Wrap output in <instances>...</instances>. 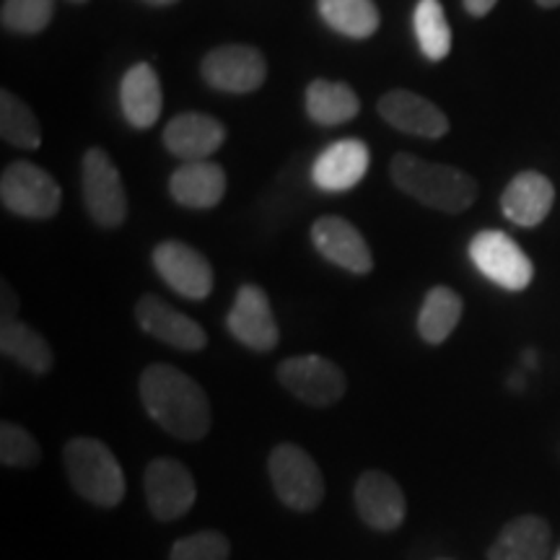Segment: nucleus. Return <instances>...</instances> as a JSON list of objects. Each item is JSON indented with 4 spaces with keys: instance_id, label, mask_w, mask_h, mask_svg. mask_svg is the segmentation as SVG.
Wrapping results in <instances>:
<instances>
[{
    "instance_id": "obj_18",
    "label": "nucleus",
    "mask_w": 560,
    "mask_h": 560,
    "mask_svg": "<svg viewBox=\"0 0 560 560\" xmlns=\"http://www.w3.org/2000/svg\"><path fill=\"white\" fill-rule=\"evenodd\" d=\"M223 140H226L223 122L202 112H185L164 128L166 151L182 161H206L221 149Z\"/></svg>"
},
{
    "instance_id": "obj_15",
    "label": "nucleus",
    "mask_w": 560,
    "mask_h": 560,
    "mask_svg": "<svg viewBox=\"0 0 560 560\" xmlns=\"http://www.w3.org/2000/svg\"><path fill=\"white\" fill-rule=\"evenodd\" d=\"M136 319L145 335H151V338L166 342V346L177 350L195 353V350H202L208 346V335L198 322L177 312L172 304L153 296V293L140 296L136 304Z\"/></svg>"
},
{
    "instance_id": "obj_8",
    "label": "nucleus",
    "mask_w": 560,
    "mask_h": 560,
    "mask_svg": "<svg viewBox=\"0 0 560 560\" xmlns=\"http://www.w3.org/2000/svg\"><path fill=\"white\" fill-rule=\"evenodd\" d=\"M278 382L293 397L314 408H327L342 400L346 395V374L338 363L322 359V355H296L285 359L278 366Z\"/></svg>"
},
{
    "instance_id": "obj_17",
    "label": "nucleus",
    "mask_w": 560,
    "mask_h": 560,
    "mask_svg": "<svg viewBox=\"0 0 560 560\" xmlns=\"http://www.w3.org/2000/svg\"><path fill=\"white\" fill-rule=\"evenodd\" d=\"M369 161L371 156L363 140H335L314 161L312 179L322 192H348L366 177Z\"/></svg>"
},
{
    "instance_id": "obj_2",
    "label": "nucleus",
    "mask_w": 560,
    "mask_h": 560,
    "mask_svg": "<svg viewBox=\"0 0 560 560\" xmlns=\"http://www.w3.org/2000/svg\"><path fill=\"white\" fill-rule=\"evenodd\" d=\"M392 182L397 190L410 195L420 206L444 210V213H462L478 198V182L457 166L436 164L412 153H397L389 164Z\"/></svg>"
},
{
    "instance_id": "obj_6",
    "label": "nucleus",
    "mask_w": 560,
    "mask_h": 560,
    "mask_svg": "<svg viewBox=\"0 0 560 560\" xmlns=\"http://www.w3.org/2000/svg\"><path fill=\"white\" fill-rule=\"evenodd\" d=\"M81 190L86 213L102 229H117L128 219V192L120 170L107 151L89 149L81 166Z\"/></svg>"
},
{
    "instance_id": "obj_12",
    "label": "nucleus",
    "mask_w": 560,
    "mask_h": 560,
    "mask_svg": "<svg viewBox=\"0 0 560 560\" xmlns=\"http://www.w3.org/2000/svg\"><path fill=\"white\" fill-rule=\"evenodd\" d=\"M226 327L231 338L240 340L244 348L257 350V353H270L280 340L278 322L272 317L268 293L260 285L252 283L236 291L234 306H231L226 317Z\"/></svg>"
},
{
    "instance_id": "obj_26",
    "label": "nucleus",
    "mask_w": 560,
    "mask_h": 560,
    "mask_svg": "<svg viewBox=\"0 0 560 560\" xmlns=\"http://www.w3.org/2000/svg\"><path fill=\"white\" fill-rule=\"evenodd\" d=\"M325 24L348 39H369L380 30V9L374 0H317Z\"/></svg>"
},
{
    "instance_id": "obj_33",
    "label": "nucleus",
    "mask_w": 560,
    "mask_h": 560,
    "mask_svg": "<svg viewBox=\"0 0 560 560\" xmlns=\"http://www.w3.org/2000/svg\"><path fill=\"white\" fill-rule=\"evenodd\" d=\"M495 3H499V0H465V11L470 13L472 19H482L495 9Z\"/></svg>"
},
{
    "instance_id": "obj_5",
    "label": "nucleus",
    "mask_w": 560,
    "mask_h": 560,
    "mask_svg": "<svg viewBox=\"0 0 560 560\" xmlns=\"http://www.w3.org/2000/svg\"><path fill=\"white\" fill-rule=\"evenodd\" d=\"M276 495L293 511H312L325 499V480L310 452L296 444H278L268 459Z\"/></svg>"
},
{
    "instance_id": "obj_19",
    "label": "nucleus",
    "mask_w": 560,
    "mask_h": 560,
    "mask_svg": "<svg viewBox=\"0 0 560 560\" xmlns=\"http://www.w3.org/2000/svg\"><path fill=\"white\" fill-rule=\"evenodd\" d=\"M552 202H556V187L540 172L516 174L501 195L503 215L524 229L540 226L548 219Z\"/></svg>"
},
{
    "instance_id": "obj_27",
    "label": "nucleus",
    "mask_w": 560,
    "mask_h": 560,
    "mask_svg": "<svg viewBox=\"0 0 560 560\" xmlns=\"http://www.w3.org/2000/svg\"><path fill=\"white\" fill-rule=\"evenodd\" d=\"M412 30H416L420 52L425 58L431 62L446 60V55L452 52V26L439 0H418L416 13H412Z\"/></svg>"
},
{
    "instance_id": "obj_21",
    "label": "nucleus",
    "mask_w": 560,
    "mask_h": 560,
    "mask_svg": "<svg viewBox=\"0 0 560 560\" xmlns=\"http://www.w3.org/2000/svg\"><path fill=\"white\" fill-rule=\"evenodd\" d=\"M172 198L185 208H215L226 195V172L213 161H185L170 177Z\"/></svg>"
},
{
    "instance_id": "obj_3",
    "label": "nucleus",
    "mask_w": 560,
    "mask_h": 560,
    "mask_svg": "<svg viewBox=\"0 0 560 560\" xmlns=\"http://www.w3.org/2000/svg\"><path fill=\"white\" fill-rule=\"evenodd\" d=\"M68 480L83 499L102 509L120 506L125 499V475L120 462L104 441L79 436L68 441L66 452Z\"/></svg>"
},
{
    "instance_id": "obj_16",
    "label": "nucleus",
    "mask_w": 560,
    "mask_h": 560,
    "mask_svg": "<svg viewBox=\"0 0 560 560\" xmlns=\"http://www.w3.org/2000/svg\"><path fill=\"white\" fill-rule=\"evenodd\" d=\"M355 511L376 532L397 529L408 514L402 488L387 472L369 470L355 482Z\"/></svg>"
},
{
    "instance_id": "obj_36",
    "label": "nucleus",
    "mask_w": 560,
    "mask_h": 560,
    "mask_svg": "<svg viewBox=\"0 0 560 560\" xmlns=\"http://www.w3.org/2000/svg\"><path fill=\"white\" fill-rule=\"evenodd\" d=\"M556 560H560V552H558V558H556Z\"/></svg>"
},
{
    "instance_id": "obj_10",
    "label": "nucleus",
    "mask_w": 560,
    "mask_h": 560,
    "mask_svg": "<svg viewBox=\"0 0 560 560\" xmlns=\"http://www.w3.org/2000/svg\"><path fill=\"white\" fill-rule=\"evenodd\" d=\"M143 488L151 514L161 522H174L185 516L195 506V499H198V486H195L192 472L182 462L170 457L153 459L145 467Z\"/></svg>"
},
{
    "instance_id": "obj_20",
    "label": "nucleus",
    "mask_w": 560,
    "mask_h": 560,
    "mask_svg": "<svg viewBox=\"0 0 560 560\" xmlns=\"http://www.w3.org/2000/svg\"><path fill=\"white\" fill-rule=\"evenodd\" d=\"M120 107L125 120L136 130H149L159 122L164 109V94H161L159 73L149 62H136L120 83Z\"/></svg>"
},
{
    "instance_id": "obj_25",
    "label": "nucleus",
    "mask_w": 560,
    "mask_h": 560,
    "mask_svg": "<svg viewBox=\"0 0 560 560\" xmlns=\"http://www.w3.org/2000/svg\"><path fill=\"white\" fill-rule=\"evenodd\" d=\"M462 319V299L450 285H433L418 314V335L431 346L450 340Z\"/></svg>"
},
{
    "instance_id": "obj_14",
    "label": "nucleus",
    "mask_w": 560,
    "mask_h": 560,
    "mask_svg": "<svg viewBox=\"0 0 560 560\" xmlns=\"http://www.w3.org/2000/svg\"><path fill=\"white\" fill-rule=\"evenodd\" d=\"M376 109H380V117L384 122L392 125L395 130L408 132V136L436 140L450 132V117L436 104L425 100V96L416 94V91H387L380 104H376Z\"/></svg>"
},
{
    "instance_id": "obj_1",
    "label": "nucleus",
    "mask_w": 560,
    "mask_h": 560,
    "mask_svg": "<svg viewBox=\"0 0 560 560\" xmlns=\"http://www.w3.org/2000/svg\"><path fill=\"white\" fill-rule=\"evenodd\" d=\"M138 389L145 412L170 436L182 441H200L208 436L213 410H210L206 389L190 374L170 363H153L140 374Z\"/></svg>"
},
{
    "instance_id": "obj_28",
    "label": "nucleus",
    "mask_w": 560,
    "mask_h": 560,
    "mask_svg": "<svg viewBox=\"0 0 560 560\" xmlns=\"http://www.w3.org/2000/svg\"><path fill=\"white\" fill-rule=\"evenodd\" d=\"M0 136L5 143L26 151H37L42 143L37 115L9 89L0 91Z\"/></svg>"
},
{
    "instance_id": "obj_32",
    "label": "nucleus",
    "mask_w": 560,
    "mask_h": 560,
    "mask_svg": "<svg viewBox=\"0 0 560 560\" xmlns=\"http://www.w3.org/2000/svg\"><path fill=\"white\" fill-rule=\"evenodd\" d=\"M3 319H16V310H19V299H16V291L11 289L9 283L3 280Z\"/></svg>"
},
{
    "instance_id": "obj_13",
    "label": "nucleus",
    "mask_w": 560,
    "mask_h": 560,
    "mask_svg": "<svg viewBox=\"0 0 560 560\" xmlns=\"http://www.w3.org/2000/svg\"><path fill=\"white\" fill-rule=\"evenodd\" d=\"M312 242L327 262L338 265L353 276H369L374 270V257H371L363 234L340 215H322L314 221Z\"/></svg>"
},
{
    "instance_id": "obj_30",
    "label": "nucleus",
    "mask_w": 560,
    "mask_h": 560,
    "mask_svg": "<svg viewBox=\"0 0 560 560\" xmlns=\"http://www.w3.org/2000/svg\"><path fill=\"white\" fill-rule=\"evenodd\" d=\"M42 450L37 439L24 425L3 420L0 423V462L5 467H34L39 465Z\"/></svg>"
},
{
    "instance_id": "obj_34",
    "label": "nucleus",
    "mask_w": 560,
    "mask_h": 560,
    "mask_svg": "<svg viewBox=\"0 0 560 560\" xmlns=\"http://www.w3.org/2000/svg\"><path fill=\"white\" fill-rule=\"evenodd\" d=\"M143 3L156 5V9H164V5H174V3H179V0H143Z\"/></svg>"
},
{
    "instance_id": "obj_29",
    "label": "nucleus",
    "mask_w": 560,
    "mask_h": 560,
    "mask_svg": "<svg viewBox=\"0 0 560 560\" xmlns=\"http://www.w3.org/2000/svg\"><path fill=\"white\" fill-rule=\"evenodd\" d=\"M55 0H3L0 21L13 34H39L50 26Z\"/></svg>"
},
{
    "instance_id": "obj_22",
    "label": "nucleus",
    "mask_w": 560,
    "mask_h": 560,
    "mask_svg": "<svg viewBox=\"0 0 560 560\" xmlns=\"http://www.w3.org/2000/svg\"><path fill=\"white\" fill-rule=\"evenodd\" d=\"M550 527L542 516L527 514L509 522L495 537L488 560H548Z\"/></svg>"
},
{
    "instance_id": "obj_23",
    "label": "nucleus",
    "mask_w": 560,
    "mask_h": 560,
    "mask_svg": "<svg viewBox=\"0 0 560 560\" xmlns=\"http://www.w3.org/2000/svg\"><path fill=\"white\" fill-rule=\"evenodd\" d=\"M306 115L312 117L317 125L325 128H335V125H346L359 115L361 102L355 96V91L348 83L327 81V79H314L306 86Z\"/></svg>"
},
{
    "instance_id": "obj_4",
    "label": "nucleus",
    "mask_w": 560,
    "mask_h": 560,
    "mask_svg": "<svg viewBox=\"0 0 560 560\" xmlns=\"http://www.w3.org/2000/svg\"><path fill=\"white\" fill-rule=\"evenodd\" d=\"M0 200L3 208L21 219H52L58 215L62 190L58 179L30 161H13L0 177Z\"/></svg>"
},
{
    "instance_id": "obj_35",
    "label": "nucleus",
    "mask_w": 560,
    "mask_h": 560,
    "mask_svg": "<svg viewBox=\"0 0 560 560\" xmlns=\"http://www.w3.org/2000/svg\"><path fill=\"white\" fill-rule=\"evenodd\" d=\"M537 5H542V9H558L560 0H537Z\"/></svg>"
},
{
    "instance_id": "obj_24",
    "label": "nucleus",
    "mask_w": 560,
    "mask_h": 560,
    "mask_svg": "<svg viewBox=\"0 0 560 560\" xmlns=\"http://www.w3.org/2000/svg\"><path fill=\"white\" fill-rule=\"evenodd\" d=\"M0 350L19 363L21 369L32 371V374H47L52 369L55 355L47 340L34 330V327L24 325L19 319H3L0 322Z\"/></svg>"
},
{
    "instance_id": "obj_31",
    "label": "nucleus",
    "mask_w": 560,
    "mask_h": 560,
    "mask_svg": "<svg viewBox=\"0 0 560 560\" xmlns=\"http://www.w3.org/2000/svg\"><path fill=\"white\" fill-rule=\"evenodd\" d=\"M231 545L221 532L206 529L174 542L170 560H229Z\"/></svg>"
},
{
    "instance_id": "obj_7",
    "label": "nucleus",
    "mask_w": 560,
    "mask_h": 560,
    "mask_svg": "<svg viewBox=\"0 0 560 560\" xmlns=\"http://www.w3.org/2000/svg\"><path fill=\"white\" fill-rule=\"evenodd\" d=\"M470 260L482 276L506 291H524L535 278V265L503 231H480L470 242Z\"/></svg>"
},
{
    "instance_id": "obj_9",
    "label": "nucleus",
    "mask_w": 560,
    "mask_h": 560,
    "mask_svg": "<svg viewBox=\"0 0 560 560\" xmlns=\"http://www.w3.org/2000/svg\"><path fill=\"white\" fill-rule=\"evenodd\" d=\"M200 75L210 89L226 91V94H252L265 83L268 62L257 47L223 45L202 58Z\"/></svg>"
},
{
    "instance_id": "obj_11",
    "label": "nucleus",
    "mask_w": 560,
    "mask_h": 560,
    "mask_svg": "<svg viewBox=\"0 0 560 560\" xmlns=\"http://www.w3.org/2000/svg\"><path fill=\"white\" fill-rule=\"evenodd\" d=\"M151 260L164 283L179 296L202 301L213 291V268L190 244L177 240L161 242L153 249Z\"/></svg>"
}]
</instances>
